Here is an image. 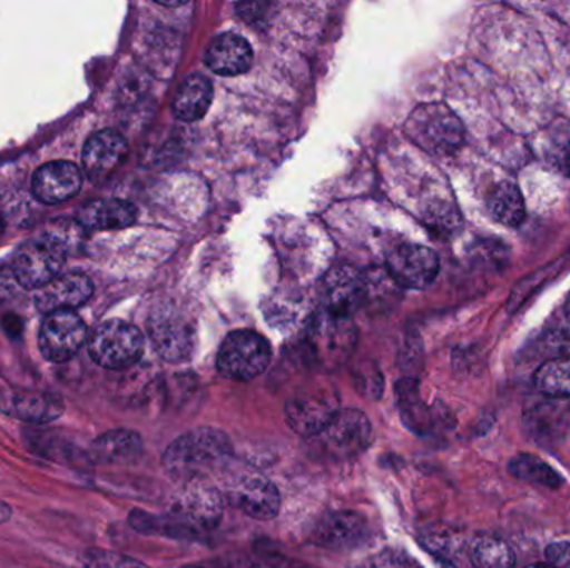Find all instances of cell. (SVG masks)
I'll return each instance as SVG.
<instances>
[{
	"instance_id": "obj_7",
	"label": "cell",
	"mask_w": 570,
	"mask_h": 568,
	"mask_svg": "<svg viewBox=\"0 0 570 568\" xmlns=\"http://www.w3.org/2000/svg\"><path fill=\"white\" fill-rule=\"evenodd\" d=\"M224 500L256 520H273L281 510L277 487L267 477L244 472L227 482Z\"/></svg>"
},
{
	"instance_id": "obj_37",
	"label": "cell",
	"mask_w": 570,
	"mask_h": 568,
	"mask_svg": "<svg viewBox=\"0 0 570 568\" xmlns=\"http://www.w3.org/2000/svg\"><path fill=\"white\" fill-rule=\"evenodd\" d=\"M183 568H209V567H199V566H186V567H183Z\"/></svg>"
},
{
	"instance_id": "obj_38",
	"label": "cell",
	"mask_w": 570,
	"mask_h": 568,
	"mask_svg": "<svg viewBox=\"0 0 570 568\" xmlns=\"http://www.w3.org/2000/svg\"><path fill=\"white\" fill-rule=\"evenodd\" d=\"M348 568H368V567L354 566V567H348Z\"/></svg>"
},
{
	"instance_id": "obj_10",
	"label": "cell",
	"mask_w": 570,
	"mask_h": 568,
	"mask_svg": "<svg viewBox=\"0 0 570 568\" xmlns=\"http://www.w3.org/2000/svg\"><path fill=\"white\" fill-rule=\"evenodd\" d=\"M387 269L399 286L421 290L431 286L438 277L439 257L428 247L407 243L389 256Z\"/></svg>"
},
{
	"instance_id": "obj_16",
	"label": "cell",
	"mask_w": 570,
	"mask_h": 568,
	"mask_svg": "<svg viewBox=\"0 0 570 568\" xmlns=\"http://www.w3.org/2000/svg\"><path fill=\"white\" fill-rule=\"evenodd\" d=\"M367 536V520L357 512H334L325 516L312 534V542L322 549H354Z\"/></svg>"
},
{
	"instance_id": "obj_2",
	"label": "cell",
	"mask_w": 570,
	"mask_h": 568,
	"mask_svg": "<svg viewBox=\"0 0 570 568\" xmlns=\"http://www.w3.org/2000/svg\"><path fill=\"white\" fill-rule=\"evenodd\" d=\"M144 336L132 323L107 320L89 336V353L97 366L109 370H124L142 357Z\"/></svg>"
},
{
	"instance_id": "obj_8",
	"label": "cell",
	"mask_w": 570,
	"mask_h": 568,
	"mask_svg": "<svg viewBox=\"0 0 570 568\" xmlns=\"http://www.w3.org/2000/svg\"><path fill=\"white\" fill-rule=\"evenodd\" d=\"M87 340V326L76 312L49 313L39 332V349L49 362L72 359Z\"/></svg>"
},
{
	"instance_id": "obj_39",
	"label": "cell",
	"mask_w": 570,
	"mask_h": 568,
	"mask_svg": "<svg viewBox=\"0 0 570 568\" xmlns=\"http://www.w3.org/2000/svg\"><path fill=\"white\" fill-rule=\"evenodd\" d=\"M0 227H2V222H0Z\"/></svg>"
},
{
	"instance_id": "obj_23",
	"label": "cell",
	"mask_w": 570,
	"mask_h": 568,
	"mask_svg": "<svg viewBox=\"0 0 570 568\" xmlns=\"http://www.w3.org/2000/svg\"><path fill=\"white\" fill-rule=\"evenodd\" d=\"M361 296V282L351 270H335L325 280V299L335 312H348Z\"/></svg>"
},
{
	"instance_id": "obj_9",
	"label": "cell",
	"mask_w": 570,
	"mask_h": 568,
	"mask_svg": "<svg viewBox=\"0 0 570 568\" xmlns=\"http://www.w3.org/2000/svg\"><path fill=\"white\" fill-rule=\"evenodd\" d=\"M318 439L332 456L351 459L361 456L371 446L372 426L361 410L341 409Z\"/></svg>"
},
{
	"instance_id": "obj_19",
	"label": "cell",
	"mask_w": 570,
	"mask_h": 568,
	"mask_svg": "<svg viewBox=\"0 0 570 568\" xmlns=\"http://www.w3.org/2000/svg\"><path fill=\"white\" fill-rule=\"evenodd\" d=\"M142 452V439L134 430H110L94 440L90 446V459L102 466L130 464Z\"/></svg>"
},
{
	"instance_id": "obj_6",
	"label": "cell",
	"mask_w": 570,
	"mask_h": 568,
	"mask_svg": "<svg viewBox=\"0 0 570 568\" xmlns=\"http://www.w3.org/2000/svg\"><path fill=\"white\" fill-rule=\"evenodd\" d=\"M338 410L341 402L334 390H304L285 403V420L297 436L318 437Z\"/></svg>"
},
{
	"instance_id": "obj_36",
	"label": "cell",
	"mask_w": 570,
	"mask_h": 568,
	"mask_svg": "<svg viewBox=\"0 0 570 568\" xmlns=\"http://www.w3.org/2000/svg\"><path fill=\"white\" fill-rule=\"evenodd\" d=\"M528 568H552L551 566H531Z\"/></svg>"
},
{
	"instance_id": "obj_5",
	"label": "cell",
	"mask_w": 570,
	"mask_h": 568,
	"mask_svg": "<svg viewBox=\"0 0 570 568\" xmlns=\"http://www.w3.org/2000/svg\"><path fill=\"white\" fill-rule=\"evenodd\" d=\"M63 262L66 243L49 236L22 243L13 253L10 267L22 289H42L59 277Z\"/></svg>"
},
{
	"instance_id": "obj_33",
	"label": "cell",
	"mask_w": 570,
	"mask_h": 568,
	"mask_svg": "<svg viewBox=\"0 0 570 568\" xmlns=\"http://www.w3.org/2000/svg\"><path fill=\"white\" fill-rule=\"evenodd\" d=\"M556 166L562 170V172L570 176V139L562 142L561 146L556 150Z\"/></svg>"
},
{
	"instance_id": "obj_30",
	"label": "cell",
	"mask_w": 570,
	"mask_h": 568,
	"mask_svg": "<svg viewBox=\"0 0 570 568\" xmlns=\"http://www.w3.org/2000/svg\"><path fill=\"white\" fill-rule=\"evenodd\" d=\"M549 346L559 352V357H570V319L549 333Z\"/></svg>"
},
{
	"instance_id": "obj_32",
	"label": "cell",
	"mask_w": 570,
	"mask_h": 568,
	"mask_svg": "<svg viewBox=\"0 0 570 568\" xmlns=\"http://www.w3.org/2000/svg\"><path fill=\"white\" fill-rule=\"evenodd\" d=\"M546 557H548L549 566L552 568H570V544H552L546 550Z\"/></svg>"
},
{
	"instance_id": "obj_4",
	"label": "cell",
	"mask_w": 570,
	"mask_h": 568,
	"mask_svg": "<svg viewBox=\"0 0 570 568\" xmlns=\"http://www.w3.org/2000/svg\"><path fill=\"white\" fill-rule=\"evenodd\" d=\"M407 133L422 149L435 156L454 152L464 140L461 120L441 103L419 107L409 119Z\"/></svg>"
},
{
	"instance_id": "obj_3",
	"label": "cell",
	"mask_w": 570,
	"mask_h": 568,
	"mask_svg": "<svg viewBox=\"0 0 570 568\" xmlns=\"http://www.w3.org/2000/svg\"><path fill=\"white\" fill-rule=\"evenodd\" d=\"M273 350L266 337L253 330H237L224 339L217 353V370L237 382H247L266 372Z\"/></svg>"
},
{
	"instance_id": "obj_18",
	"label": "cell",
	"mask_w": 570,
	"mask_h": 568,
	"mask_svg": "<svg viewBox=\"0 0 570 568\" xmlns=\"http://www.w3.org/2000/svg\"><path fill=\"white\" fill-rule=\"evenodd\" d=\"M80 226L89 230L126 229L137 220V209L127 200H92L77 212Z\"/></svg>"
},
{
	"instance_id": "obj_17",
	"label": "cell",
	"mask_w": 570,
	"mask_h": 568,
	"mask_svg": "<svg viewBox=\"0 0 570 568\" xmlns=\"http://www.w3.org/2000/svg\"><path fill=\"white\" fill-rule=\"evenodd\" d=\"M204 60L219 76H240L253 66V47L239 33H220L207 47Z\"/></svg>"
},
{
	"instance_id": "obj_26",
	"label": "cell",
	"mask_w": 570,
	"mask_h": 568,
	"mask_svg": "<svg viewBox=\"0 0 570 568\" xmlns=\"http://www.w3.org/2000/svg\"><path fill=\"white\" fill-rule=\"evenodd\" d=\"M397 403L405 426L414 432H424L428 420L414 383L402 382L397 387Z\"/></svg>"
},
{
	"instance_id": "obj_35",
	"label": "cell",
	"mask_w": 570,
	"mask_h": 568,
	"mask_svg": "<svg viewBox=\"0 0 570 568\" xmlns=\"http://www.w3.org/2000/svg\"><path fill=\"white\" fill-rule=\"evenodd\" d=\"M566 313H568V319H570V296L568 299V303H566Z\"/></svg>"
},
{
	"instance_id": "obj_25",
	"label": "cell",
	"mask_w": 570,
	"mask_h": 568,
	"mask_svg": "<svg viewBox=\"0 0 570 568\" xmlns=\"http://www.w3.org/2000/svg\"><path fill=\"white\" fill-rule=\"evenodd\" d=\"M534 382L544 396L570 397V357H559L544 363L535 372Z\"/></svg>"
},
{
	"instance_id": "obj_31",
	"label": "cell",
	"mask_w": 570,
	"mask_h": 568,
	"mask_svg": "<svg viewBox=\"0 0 570 568\" xmlns=\"http://www.w3.org/2000/svg\"><path fill=\"white\" fill-rule=\"evenodd\" d=\"M368 568H415V566L404 554L394 552V550H385Z\"/></svg>"
},
{
	"instance_id": "obj_21",
	"label": "cell",
	"mask_w": 570,
	"mask_h": 568,
	"mask_svg": "<svg viewBox=\"0 0 570 568\" xmlns=\"http://www.w3.org/2000/svg\"><path fill=\"white\" fill-rule=\"evenodd\" d=\"M0 409L23 422L49 423L59 419L66 407L59 397L50 393L26 392L10 397L9 402Z\"/></svg>"
},
{
	"instance_id": "obj_12",
	"label": "cell",
	"mask_w": 570,
	"mask_h": 568,
	"mask_svg": "<svg viewBox=\"0 0 570 568\" xmlns=\"http://www.w3.org/2000/svg\"><path fill=\"white\" fill-rule=\"evenodd\" d=\"M224 504L220 490L206 486L203 480H194L177 500L174 517L196 532L214 529L223 517Z\"/></svg>"
},
{
	"instance_id": "obj_29",
	"label": "cell",
	"mask_w": 570,
	"mask_h": 568,
	"mask_svg": "<svg viewBox=\"0 0 570 568\" xmlns=\"http://www.w3.org/2000/svg\"><path fill=\"white\" fill-rule=\"evenodd\" d=\"M19 289H22V286L17 280L12 267L0 266V302H6V300L16 297Z\"/></svg>"
},
{
	"instance_id": "obj_22",
	"label": "cell",
	"mask_w": 570,
	"mask_h": 568,
	"mask_svg": "<svg viewBox=\"0 0 570 568\" xmlns=\"http://www.w3.org/2000/svg\"><path fill=\"white\" fill-rule=\"evenodd\" d=\"M489 210L499 223L508 227L521 226L525 217V202L515 183L504 180L492 190L489 197Z\"/></svg>"
},
{
	"instance_id": "obj_13",
	"label": "cell",
	"mask_w": 570,
	"mask_h": 568,
	"mask_svg": "<svg viewBox=\"0 0 570 568\" xmlns=\"http://www.w3.org/2000/svg\"><path fill=\"white\" fill-rule=\"evenodd\" d=\"M127 142L116 130L94 133L82 152L83 173L94 183H102L116 173L127 157Z\"/></svg>"
},
{
	"instance_id": "obj_15",
	"label": "cell",
	"mask_w": 570,
	"mask_h": 568,
	"mask_svg": "<svg viewBox=\"0 0 570 568\" xmlns=\"http://www.w3.org/2000/svg\"><path fill=\"white\" fill-rule=\"evenodd\" d=\"M94 293V286L89 277L82 273H66V276L56 277L52 282L43 286L37 292V310L42 313L73 312L77 307L89 302Z\"/></svg>"
},
{
	"instance_id": "obj_24",
	"label": "cell",
	"mask_w": 570,
	"mask_h": 568,
	"mask_svg": "<svg viewBox=\"0 0 570 568\" xmlns=\"http://www.w3.org/2000/svg\"><path fill=\"white\" fill-rule=\"evenodd\" d=\"M471 560L475 568H512L515 556L511 547L498 537L482 536L471 546Z\"/></svg>"
},
{
	"instance_id": "obj_1",
	"label": "cell",
	"mask_w": 570,
	"mask_h": 568,
	"mask_svg": "<svg viewBox=\"0 0 570 568\" xmlns=\"http://www.w3.org/2000/svg\"><path fill=\"white\" fill-rule=\"evenodd\" d=\"M233 457V442L223 430L199 427L177 437L164 454V469L180 482L203 480Z\"/></svg>"
},
{
	"instance_id": "obj_11",
	"label": "cell",
	"mask_w": 570,
	"mask_h": 568,
	"mask_svg": "<svg viewBox=\"0 0 570 568\" xmlns=\"http://www.w3.org/2000/svg\"><path fill=\"white\" fill-rule=\"evenodd\" d=\"M154 349L167 362H186L194 353L193 327L170 310L163 309L149 320Z\"/></svg>"
},
{
	"instance_id": "obj_27",
	"label": "cell",
	"mask_w": 570,
	"mask_h": 568,
	"mask_svg": "<svg viewBox=\"0 0 570 568\" xmlns=\"http://www.w3.org/2000/svg\"><path fill=\"white\" fill-rule=\"evenodd\" d=\"M512 472L522 479L531 482L542 484V486H558L559 479L551 467L542 464L535 457H518L511 466Z\"/></svg>"
},
{
	"instance_id": "obj_14",
	"label": "cell",
	"mask_w": 570,
	"mask_h": 568,
	"mask_svg": "<svg viewBox=\"0 0 570 568\" xmlns=\"http://www.w3.org/2000/svg\"><path fill=\"white\" fill-rule=\"evenodd\" d=\"M82 187V170L76 163L57 160L39 167L32 177V192L37 200L47 206L67 202L76 197Z\"/></svg>"
},
{
	"instance_id": "obj_28",
	"label": "cell",
	"mask_w": 570,
	"mask_h": 568,
	"mask_svg": "<svg viewBox=\"0 0 570 568\" xmlns=\"http://www.w3.org/2000/svg\"><path fill=\"white\" fill-rule=\"evenodd\" d=\"M82 568H149L139 560L119 554L104 552V550H89L83 556Z\"/></svg>"
},
{
	"instance_id": "obj_34",
	"label": "cell",
	"mask_w": 570,
	"mask_h": 568,
	"mask_svg": "<svg viewBox=\"0 0 570 568\" xmlns=\"http://www.w3.org/2000/svg\"><path fill=\"white\" fill-rule=\"evenodd\" d=\"M12 517V509L0 500V524L7 522Z\"/></svg>"
},
{
	"instance_id": "obj_20",
	"label": "cell",
	"mask_w": 570,
	"mask_h": 568,
	"mask_svg": "<svg viewBox=\"0 0 570 568\" xmlns=\"http://www.w3.org/2000/svg\"><path fill=\"white\" fill-rule=\"evenodd\" d=\"M213 99V82L206 76L194 73L180 83L174 97V116L183 122H197L206 116Z\"/></svg>"
}]
</instances>
